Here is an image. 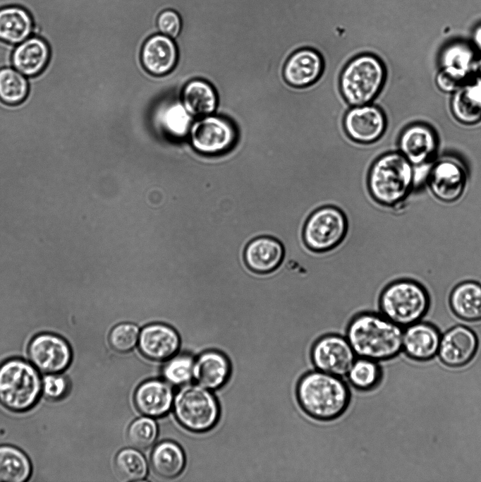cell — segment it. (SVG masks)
<instances>
[{
  "mask_svg": "<svg viewBox=\"0 0 481 482\" xmlns=\"http://www.w3.org/2000/svg\"><path fill=\"white\" fill-rule=\"evenodd\" d=\"M157 28L161 34L172 39L181 33L182 20L179 13L173 9H165L157 17Z\"/></svg>",
  "mask_w": 481,
  "mask_h": 482,
  "instance_id": "74e56055",
  "label": "cell"
},
{
  "mask_svg": "<svg viewBox=\"0 0 481 482\" xmlns=\"http://www.w3.org/2000/svg\"><path fill=\"white\" fill-rule=\"evenodd\" d=\"M173 402V392L167 383L150 380L142 383L135 390L134 404L142 414L160 417L166 414Z\"/></svg>",
  "mask_w": 481,
  "mask_h": 482,
  "instance_id": "7402d4cb",
  "label": "cell"
},
{
  "mask_svg": "<svg viewBox=\"0 0 481 482\" xmlns=\"http://www.w3.org/2000/svg\"><path fill=\"white\" fill-rule=\"evenodd\" d=\"M478 341L469 327L456 325L448 330L440 339L438 353L441 361L450 367H461L475 356Z\"/></svg>",
  "mask_w": 481,
  "mask_h": 482,
  "instance_id": "9a60e30c",
  "label": "cell"
},
{
  "mask_svg": "<svg viewBox=\"0 0 481 482\" xmlns=\"http://www.w3.org/2000/svg\"><path fill=\"white\" fill-rule=\"evenodd\" d=\"M471 75L473 76V80L481 84V56L475 60Z\"/></svg>",
  "mask_w": 481,
  "mask_h": 482,
  "instance_id": "b9f144b4",
  "label": "cell"
},
{
  "mask_svg": "<svg viewBox=\"0 0 481 482\" xmlns=\"http://www.w3.org/2000/svg\"><path fill=\"white\" fill-rule=\"evenodd\" d=\"M430 306L427 291L421 284L409 279L388 284L378 297L379 312L401 327L420 321Z\"/></svg>",
  "mask_w": 481,
  "mask_h": 482,
  "instance_id": "5b68a950",
  "label": "cell"
},
{
  "mask_svg": "<svg viewBox=\"0 0 481 482\" xmlns=\"http://www.w3.org/2000/svg\"><path fill=\"white\" fill-rule=\"evenodd\" d=\"M42 380L31 364L10 359L0 364V404L8 410L22 412L37 403Z\"/></svg>",
  "mask_w": 481,
  "mask_h": 482,
  "instance_id": "8992f818",
  "label": "cell"
},
{
  "mask_svg": "<svg viewBox=\"0 0 481 482\" xmlns=\"http://www.w3.org/2000/svg\"><path fill=\"white\" fill-rule=\"evenodd\" d=\"M315 369L345 378L357 358L344 335L327 333L317 338L310 349Z\"/></svg>",
  "mask_w": 481,
  "mask_h": 482,
  "instance_id": "9c48e42d",
  "label": "cell"
},
{
  "mask_svg": "<svg viewBox=\"0 0 481 482\" xmlns=\"http://www.w3.org/2000/svg\"><path fill=\"white\" fill-rule=\"evenodd\" d=\"M401 327L375 311H361L348 322L345 336L357 357L379 363L395 357L402 348Z\"/></svg>",
  "mask_w": 481,
  "mask_h": 482,
  "instance_id": "7a4b0ae2",
  "label": "cell"
},
{
  "mask_svg": "<svg viewBox=\"0 0 481 482\" xmlns=\"http://www.w3.org/2000/svg\"><path fill=\"white\" fill-rule=\"evenodd\" d=\"M28 354L32 365L47 374L63 371L72 359V351L68 342L52 333L35 336L28 344Z\"/></svg>",
  "mask_w": 481,
  "mask_h": 482,
  "instance_id": "8fae6325",
  "label": "cell"
},
{
  "mask_svg": "<svg viewBox=\"0 0 481 482\" xmlns=\"http://www.w3.org/2000/svg\"><path fill=\"white\" fill-rule=\"evenodd\" d=\"M467 82V79L444 68H440L435 77L437 87L446 93L454 92Z\"/></svg>",
  "mask_w": 481,
  "mask_h": 482,
  "instance_id": "ab89813d",
  "label": "cell"
},
{
  "mask_svg": "<svg viewBox=\"0 0 481 482\" xmlns=\"http://www.w3.org/2000/svg\"><path fill=\"white\" fill-rule=\"evenodd\" d=\"M190 135L193 147L209 155L231 149L238 140V131L230 121L209 115L193 124Z\"/></svg>",
  "mask_w": 481,
  "mask_h": 482,
  "instance_id": "30bf717a",
  "label": "cell"
},
{
  "mask_svg": "<svg viewBox=\"0 0 481 482\" xmlns=\"http://www.w3.org/2000/svg\"><path fill=\"white\" fill-rule=\"evenodd\" d=\"M286 258L283 242L271 235H260L252 239L243 251L244 263L248 270L257 275L274 273Z\"/></svg>",
  "mask_w": 481,
  "mask_h": 482,
  "instance_id": "5bb4252c",
  "label": "cell"
},
{
  "mask_svg": "<svg viewBox=\"0 0 481 482\" xmlns=\"http://www.w3.org/2000/svg\"><path fill=\"white\" fill-rule=\"evenodd\" d=\"M472 46L463 41L447 44L440 54L441 68L468 80L475 61Z\"/></svg>",
  "mask_w": 481,
  "mask_h": 482,
  "instance_id": "f1b7e54d",
  "label": "cell"
},
{
  "mask_svg": "<svg viewBox=\"0 0 481 482\" xmlns=\"http://www.w3.org/2000/svg\"><path fill=\"white\" fill-rule=\"evenodd\" d=\"M114 470L122 481H137L147 474V464L144 456L135 448L121 450L114 459Z\"/></svg>",
  "mask_w": 481,
  "mask_h": 482,
  "instance_id": "d6a6232c",
  "label": "cell"
},
{
  "mask_svg": "<svg viewBox=\"0 0 481 482\" xmlns=\"http://www.w3.org/2000/svg\"><path fill=\"white\" fill-rule=\"evenodd\" d=\"M399 152L414 167L427 164L437 149V136L432 128L422 123L406 127L400 134Z\"/></svg>",
  "mask_w": 481,
  "mask_h": 482,
  "instance_id": "2e32d148",
  "label": "cell"
},
{
  "mask_svg": "<svg viewBox=\"0 0 481 482\" xmlns=\"http://www.w3.org/2000/svg\"><path fill=\"white\" fill-rule=\"evenodd\" d=\"M34 23L29 12L19 6L0 8V40L17 45L33 35Z\"/></svg>",
  "mask_w": 481,
  "mask_h": 482,
  "instance_id": "cb8c5ba5",
  "label": "cell"
},
{
  "mask_svg": "<svg viewBox=\"0 0 481 482\" xmlns=\"http://www.w3.org/2000/svg\"><path fill=\"white\" fill-rule=\"evenodd\" d=\"M466 180L464 167L458 161L446 157L431 167L427 183L437 199L444 203H453L463 195Z\"/></svg>",
  "mask_w": 481,
  "mask_h": 482,
  "instance_id": "4fadbf2b",
  "label": "cell"
},
{
  "mask_svg": "<svg viewBox=\"0 0 481 482\" xmlns=\"http://www.w3.org/2000/svg\"><path fill=\"white\" fill-rule=\"evenodd\" d=\"M182 104L191 116L202 118L214 112L217 104V96L208 83L193 80L183 90Z\"/></svg>",
  "mask_w": 481,
  "mask_h": 482,
  "instance_id": "4316f807",
  "label": "cell"
},
{
  "mask_svg": "<svg viewBox=\"0 0 481 482\" xmlns=\"http://www.w3.org/2000/svg\"><path fill=\"white\" fill-rule=\"evenodd\" d=\"M67 380L56 373L47 374L42 380V392L51 400H58L67 394Z\"/></svg>",
  "mask_w": 481,
  "mask_h": 482,
  "instance_id": "f35d334b",
  "label": "cell"
},
{
  "mask_svg": "<svg viewBox=\"0 0 481 482\" xmlns=\"http://www.w3.org/2000/svg\"><path fill=\"white\" fill-rule=\"evenodd\" d=\"M138 338V327L133 323H124L116 325L111 330L109 342L114 350L126 353L136 345Z\"/></svg>",
  "mask_w": 481,
  "mask_h": 482,
  "instance_id": "8d00e7d4",
  "label": "cell"
},
{
  "mask_svg": "<svg viewBox=\"0 0 481 482\" xmlns=\"http://www.w3.org/2000/svg\"><path fill=\"white\" fill-rule=\"evenodd\" d=\"M386 79L384 62L376 55L364 53L351 59L343 67L339 88L351 106L372 103L382 91Z\"/></svg>",
  "mask_w": 481,
  "mask_h": 482,
  "instance_id": "277c9868",
  "label": "cell"
},
{
  "mask_svg": "<svg viewBox=\"0 0 481 482\" xmlns=\"http://www.w3.org/2000/svg\"><path fill=\"white\" fill-rule=\"evenodd\" d=\"M451 110L460 123L473 125L481 121V84L467 82L452 93Z\"/></svg>",
  "mask_w": 481,
  "mask_h": 482,
  "instance_id": "484cf974",
  "label": "cell"
},
{
  "mask_svg": "<svg viewBox=\"0 0 481 482\" xmlns=\"http://www.w3.org/2000/svg\"><path fill=\"white\" fill-rule=\"evenodd\" d=\"M349 231V220L341 207L322 205L306 217L301 229L304 246L314 253L336 250L345 241Z\"/></svg>",
  "mask_w": 481,
  "mask_h": 482,
  "instance_id": "52a82bcc",
  "label": "cell"
},
{
  "mask_svg": "<svg viewBox=\"0 0 481 482\" xmlns=\"http://www.w3.org/2000/svg\"><path fill=\"white\" fill-rule=\"evenodd\" d=\"M414 166L399 152H386L372 164L367 179L369 194L379 206L401 205L414 187Z\"/></svg>",
  "mask_w": 481,
  "mask_h": 482,
  "instance_id": "3957f363",
  "label": "cell"
},
{
  "mask_svg": "<svg viewBox=\"0 0 481 482\" xmlns=\"http://www.w3.org/2000/svg\"><path fill=\"white\" fill-rule=\"evenodd\" d=\"M174 414L178 422L194 432H203L217 423L219 409L214 396L200 386L183 387L176 394Z\"/></svg>",
  "mask_w": 481,
  "mask_h": 482,
  "instance_id": "ba28073f",
  "label": "cell"
},
{
  "mask_svg": "<svg viewBox=\"0 0 481 482\" xmlns=\"http://www.w3.org/2000/svg\"><path fill=\"white\" fill-rule=\"evenodd\" d=\"M441 336L431 324L417 322L403 332L402 347L407 355L418 361H426L438 352Z\"/></svg>",
  "mask_w": 481,
  "mask_h": 482,
  "instance_id": "44dd1931",
  "label": "cell"
},
{
  "mask_svg": "<svg viewBox=\"0 0 481 482\" xmlns=\"http://www.w3.org/2000/svg\"><path fill=\"white\" fill-rule=\"evenodd\" d=\"M472 40L474 46L481 51V23L474 28L472 33Z\"/></svg>",
  "mask_w": 481,
  "mask_h": 482,
  "instance_id": "60d3db41",
  "label": "cell"
},
{
  "mask_svg": "<svg viewBox=\"0 0 481 482\" xmlns=\"http://www.w3.org/2000/svg\"><path fill=\"white\" fill-rule=\"evenodd\" d=\"M31 472L30 461L22 450L12 445H0V481L23 482Z\"/></svg>",
  "mask_w": 481,
  "mask_h": 482,
  "instance_id": "f546056e",
  "label": "cell"
},
{
  "mask_svg": "<svg viewBox=\"0 0 481 482\" xmlns=\"http://www.w3.org/2000/svg\"><path fill=\"white\" fill-rule=\"evenodd\" d=\"M158 434L157 426L150 417H141L131 423L127 431L129 445L137 450L152 446Z\"/></svg>",
  "mask_w": 481,
  "mask_h": 482,
  "instance_id": "e575fe53",
  "label": "cell"
},
{
  "mask_svg": "<svg viewBox=\"0 0 481 482\" xmlns=\"http://www.w3.org/2000/svg\"><path fill=\"white\" fill-rule=\"evenodd\" d=\"M194 361L188 355L171 359L164 366L163 374L170 383L181 385L187 383L193 376Z\"/></svg>",
  "mask_w": 481,
  "mask_h": 482,
  "instance_id": "d590c367",
  "label": "cell"
},
{
  "mask_svg": "<svg viewBox=\"0 0 481 482\" xmlns=\"http://www.w3.org/2000/svg\"><path fill=\"white\" fill-rule=\"evenodd\" d=\"M159 121L164 131L175 138L184 137L192 126V116L179 102L165 107L160 114Z\"/></svg>",
  "mask_w": 481,
  "mask_h": 482,
  "instance_id": "836d02e7",
  "label": "cell"
},
{
  "mask_svg": "<svg viewBox=\"0 0 481 482\" xmlns=\"http://www.w3.org/2000/svg\"><path fill=\"white\" fill-rule=\"evenodd\" d=\"M449 305L456 316L463 320H481V284L470 280L458 284L451 291Z\"/></svg>",
  "mask_w": 481,
  "mask_h": 482,
  "instance_id": "d4e9b609",
  "label": "cell"
},
{
  "mask_svg": "<svg viewBox=\"0 0 481 482\" xmlns=\"http://www.w3.org/2000/svg\"><path fill=\"white\" fill-rule=\"evenodd\" d=\"M382 375V369L379 362L357 357L345 379L353 390L365 392L372 391L379 385Z\"/></svg>",
  "mask_w": 481,
  "mask_h": 482,
  "instance_id": "4dcf8cb0",
  "label": "cell"
},
{
  "mask_svg": "<svg viewBox=\"0 0 481 482\" xmlns=\"http://www.w3.org/2000/svg\"><path fill=\"white\" fill-rule=\"evenodd\" d=\"M231 373L228 359L221 353L209 351L194 362L193 377L203 387L217 389L226 383Z\"/></svg>",
  "mask_w": 481,
  "mask_h": 482,
  "instance_id": "603a6c76",
  "label": "cell"
},
{
  "mask_svg": "<svg viewBox=\"0 0 481 482\" xmlns=\"http://www.w3.org/2000/svg\"><path fill=\"white\" fill-rule=\"evenodd\" d=\"M323 68V59L318 52L310 48H302L288 57L284 66L283 76L291 86L304 88L318 80Z\"/></svg>",
  "mask_w": 481,
  "mask_h": 482,
  "instance_id": "e0dca14e",
  "label": "cell"
},
{
  "mask_svg": "<svg viewBox=\"0 0 481 482\" xmlns=\"http://www.w3.org/2000/svg\"><path fill=\"white\" fill-rule=\"evenodd\" d=\"M51 52L42 37L32 35L15 46L11 55L14 68L28 78L39 75L47 66Z\"/></svg>",
  "mask_w": 481,
  "mask_h": 482,
  "instance_id": "d6986e66",
  "label": "cell"
},
{
  "mask_svg": "<svg viewBox=\"0 0 481 482\" xmlns=\"http://www.w3.org/2000/svg\"><path fill=\"white\" fill-rule=\"evenodd\" d=\"M343 126L353 140L368 144L378 140L384 134L387 119L379 107L369 103L351 107L344 116Z\"/></svg>",
  "mask_w": 481,
  "mask_h": 482,
  "instance_id": "7c38bea8",
  "label": "cell"
},
{
  "mask_svg": "<svg viewBox=\"0 0 481 482\" xmlns=\"http://www.w3.org/2000/svg\"><path fill=\"white\" fill-rule=\"evenodd\" d=\"M296 397L308 417L317 422L330 423L346 413L352 399V389L345 378L312 369L298 380Z\"/></svg>",
  "mask_w": 481,
  "mask_h": 482,
  "instance_id": "6da1fadb",
  "label": "cell"
},
{
  "mask_svg": "<svg viewBox=\"0 0 481 482\" xmlns=\"http://www.w3.org/2000/svg\"><path fill=\"white\" fill-rule=\"evenodd\" d=\"M150 462L152 470L157 476L171 479L182 472L185 459L178 445L171 441H164L154 448Z\"/></svg>",
  "mask_w": 481,
  "mask_h": 482,
  "instance_id": "83f0119b",
  "label": "cell"
},
{
  "mask_svg": "<svg viewBox=\"0 0 481 482\" xmlns=\"http://www.w3.org/2000/svg\"><path fill=\"white\" fill-rule=\"evenodd\" d=\"M29 93L28 79L11 66L0 68V100L8 105L22 103Z\"/></svg>",
  "mask_w": 481,
  "mask_h": 482,
  "instance_id": "1f68e13d",
  "label": "cell"
},
{
  "mask_svg": "<svg viewBox=\"0 0 481 482\" xmlns=\"http://www.w3.org/2000/svg\"><path fill=\"white\" fill-rule=\"evenodd\" d=\"M142 354L153 361H164L178 351L180 339L176 332L168 325L154 323L145 327L139 335Z\"/></svg>",
  "mask_w": 481,
  "mask_h": 482,
  "instance_id": "ac0fdd59",
  "label": "cell"
},
{
  "mask_svg": "<svg viewBox=\"0 0 481 482\" xmlns=\"http://www.w3.org/2000/svg\"><path fill=\"white\" fill-rule=\"evenodd\" d=\"M141 60L145 68L154 76L169 73L178 60V50L172 38L163 34L149 37L143 44Z\"/></svg>",
  "mask_w": 481,
  "mask_h": 482,
  "instance_id": "ffe728a7",
  "label": "cell"
}]
</instances>
